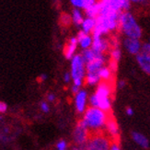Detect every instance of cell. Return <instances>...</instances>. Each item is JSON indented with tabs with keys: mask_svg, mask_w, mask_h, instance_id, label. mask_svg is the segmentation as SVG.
<instances>
[{
	"mask_svg": "<svg viewBox=\"0 0 150 150\" xmlns=\"http://www.w3.org/2000/svg\"><path fill=\"white\" fill-rule=\"evenodd\" d=\"M146 0H130L131 3H136V4H141V3H145Z\"/></svg>",
	"mask_w": 150,
	"mask_h": 150,
	"instance_id": "d6a6232c",
	"label": "cell"
},
{
	"mask_svg": "<svg viewBox=\"0 0 150 150\" xmlns=\"http://www.w3.org/2000/svg\"><path fill=\"white\" fill-rule=\"evenodd\" d=\"M76 39H77L78 44L80 45V47L83 50L91 48V45H92V42H93V38L90 34L86 33V32L81 30L78 31V33L76 35Z\"/></svg>",
	"mask_w": 150,
	"mask_h": 150,
	"instance_id": "7c38bea8",
	"label": "cell"
},
{
	"mask_svg": "<svg viewBox=\"0 0 150 150\" xmlns=\"http://www.w3.org/2000/svg\"><path fill=\"white\" fill-rule=\"evenodd\" d=\"M135 59L143 72H145L146 75L150 76V61L147 60L145 56H143L141 54L136 55Z\"/></svg>",
	"mask_w": 150,
	"mask_h": 150,
	"instance_id": "9a60e30c",
	"label": "cell"
},
{
	"mask_svg": "<svg viewBox=\"0 0 150 150\" xmlns=\"http://www.w3.org/2000/svg\"><path fill=\"white\" fill-rule=\"evenodd\" d=\"M108 116V112L99 108L90 106L85 110L81 121L84 122V125H86L90 133H99L101 132L105 127Z\"/></svg>",
	"mask_w": 150,
	"mask_h": 150,
	"instance_id": "7a4b0ae2",
	"label": "cell"
},
{
	"mask_svg": "<svg viewBox=\"0 0 150 150\" xmlns=\"http://www.w3.org/2000/svg\"><path fill=\"white\" fill-rule=\"evenodd\" d=\"M105 129L106 133L108 134V136L112 139V142H116L120 137V129H119V125L117 123L115 118L113 117V115L112 113H109L108 119L105 125Z\"/></svg>",
	"mask_w": 150,
	"mask_h": 150,
	"instance_id": "ba28073f",
	"label": "cell"
},
{
	"mask_svg": "<svg viewBox=\"0 0 150 150\" xmlns=\"http://www.w3.org/2000/svg\"><path fill=\"white\" fill-rule=\"evenodd\" d=\"M72 79V76H71V74L70 73H66L64 75V82L66 83H68V82H70V80Z\"/></svg>",
	"mask_w": 150,
	"mask_h": 150,
	"instance_id": "4316f807",
	"label": "cell"
},
{
	"mask_svg": "<svg viewBox=\"0 0 150 150\" xmlns=\"http://www.w3.org/2000/svg\"><path fill=\"white\" fill-rule=\"evenodd\" d=\"M143 43L138 39H133V38H123L122 40V46L126 50L127 53L132 55H137L140 54L142 49Z\"/></svg>",
	"mask_w": 150,
	"mask_h": 150,
	"instance_id": "9c48e42d",
	"label": "cell"
},
{
	"mask_svg": "<svg viewBox=\"0 0 150 150\" xmlns=\"http://www.w3.org/2000/svg\"><path fill=\"white\" fill-rule=\"evenodd\" d=\"M126 86V82H125V80H120L119 82H118V88H123Z\"/></svg>",
	"mask_w": 150,
	"mask_h": 150,
	"instance_id": "4dcf8cb0",
	"label": "cell"
},
{
	"mask_svg": "<svg viewBox=\"0 0 150 150\" xmlns=\"http://www.w3.org/2000/svg\"><path fill=\"white\" fill-rule=\"evenodd\" d=\"M46 79V75H42L40 76V80H45Z\"/></svg>",
	"mask_w": 150,
	"mask_h": 150,
	"instance_id": "836d02e7",
	"label": "cell"
},
{
	"mask_svg": "<svg viewBox=\"0 0 150 150\" xmlns=\"http://www.w3.org/2000/svg\"><path fill=\"white\" fill-rule=\"evenodd\" d=\"M122 58V51L120 46L112 47L110 49V60L118 63Z\"/></svg>",
	"mask_w": 150,
	"mask_h": 150,
	"instance_id": "ffe728a7",
	"label": "cell"
},
{
	"mask_svg": "<svg viewBox=\"0 0 150 150\" xmlns=\"http://www.w3.org/2000/svg\"><path fill=\"white\" fill-rule=\"evenodd\" d=\"M70 2L76 8H84V0H70Z\"/></svg>",
	"mask_w": 150,
	"mask_h": 150,
	"instance_id": "603a6c76",
	"label": "cell"
},
{
	"mask_svg": "<svg viewBox=\"0 0 150 150\" xmlns=\"http://www.w3.org/2000/svg\"><path fill=\"white\" fill-rule=\"evenodd\" d=\"M90 136V132L88 129L84 125V122L80 120L77 122L76 126L74 129L73 132V140L77 146L81 147L83 150H85V145L87 144V142Z\"/></svg>",
	"mask_w": 150,
	"mask_h": 150,
	"instance_id": "52a82bcc",
	"label": "cell"
},
{
	"mask_svg": "<svg viewBox=\"0 0 150 150\" xmlns=\"http://www.w3.org/2000/svg\"><path fill=\"white\" fill-rule=\"evenodd\" d=\"M100 77L101 81L105 82H113V75L114 73L112 71L108 66H104L103 67L100 68L99 72Z\"/></svg>",
	"mask_w": 150,
	"mask_h": 150,
	"instance_id": "2e32d148",
	"label": "cell"
},
{
	"mask_svg": "<svg viewBox=\"0 0 150 150\" xmlns=\"http://www.w3.org/2000/svg\"><path fill=\"white\" fill-rule=\"evenodd\" d=\"M110 150H122V149H121L120 146L118 145V143H117V142H112Z\"/></svg>",
	"mask_w": 150,
	"mask_h": 150,
	"instance_id": "484cf974",
	"label": "cell"
},
{
	"mask_svg": "<svg viewBox=\"0 0 150 150\" xmlns=\"http://www.w3.org/2000/svg\"><path fill=\"white\" fill-rule=\"evenodd\" d=\"M88 100V92L86 90L80 89L75 95V107L78 113H84L87 110V103Z\"/></svg>",
	"mask_w": 150,
	"mask_h": 150,
	"instance_id": "8fae6325",
	"label": "cell"
},
{
	"mask_svg": "<svg viewBox=\"0 0 150 150\" xmlns=\"http://www.w3.org/2000/svg\"><path fill=\"white\" fill-rule=\"evenodd\" d=\"M56 147H57V150H67V142L64 140H60L59 142L57 143Z\"/></svg>",
	"mask_w": 150,
	"mask_h": 150,
	"instance_id": "cb8c5ba5",
	"label": "cell"
},
{
	"mask_svg": "<svg viewBox=\"0 0 150 150\" xmlns=\"http://www.w3.org/2000/svg\"><path fill=\"white\" fill-rule=\"evenodd\" d=\"M41 108H42V110L43 112H49V110H50L49 105L45 101L41 103Z\"/></svg>",
	"mask_w": 150,
	"mask_h": 150,
	"instance_id": "d4e9b609",
	"label": "cell"
},
{
	"mask_svg": "<svg viewBox=\"0 0 150 150\" xmlns=\"http://www.w3.org/2000/svg\"><path fill=\"white\" fill-rule=\"evenodd\" d=\"M118 30L127 38L140 39L143 36V30L134 16L129 11H125L120 15Z\"/></svg>",
	"mask_w": 150,
	"mask_h": 150,
	"instance_id": "3957f363",
	"label": "cell"
},
{
	"mask_svg": "<svg viewBox=\"0 0 150 150\" xmlns=\"http://www.w3.org/2000/svg\"><path fill=\"white\" fill-rule=\"evenodd\" d=\"M71 90H72V92L76 95V94L78 92V91L80 90V88H79V87H77V86H75V85H73L72 88H71Z\"/></svg>",
	"mask_w": 150,
	"mask_h": 150,
	"instance_id": "f1b7e54d",
	"label": "cell"
},
{
	"mask_svg": "<svg viewBox=\"0 0 150 150\" xmlns=\"http://www.w3.org/2000/svg\"><path fill=\"white\" fill-rule=\"evenodd\" d=\"M125 112H126V114H127V115L132 116V115L134 114V110H133L131 107H127V108H126V110H125Z\"/></svg>",
	"mask_w": 150,
	"mask_h": 150,
	"instance_id": "f546056e",
	"label": "cell"
},
{
	"mask_svg": "<svg viewBox=\"0 0 150 150\" xmlns=\"http://www.w3.org/2000/svg\"><path fill=\"white\" fill-rule=\"evenodd\" d=\"M148 41H149V42H150V38H149V40H148Z\"/></svg>",
	"mask_w": 150,
	"mask_h": 150,
	"instance_id": "d590c367",
	"label": "cell"
},
{
	"mask_svg": "<svg viewBox=\"0 0 150 150\" xmlns=\"http://www.w3.org/2000/svg\"><path fill=\"white\" fill-rule=\"evenodd\" d=\"M72 21L76 26H81V24L84 21V18H83L81 11L78 8L73 9V11H72Z\"/></svg>",
	"mask_w": 150,
	"mask_h": 150,
	"instance_id": "44dd1931",
	"label": "cell"
},
{
	"mask_svg": "<svg viewBox=\"0 0 150 150\" xmlns=\"http://www.w3.org/2000/svg\"><path fill=\"white\" fill-rule=\"evenodd\" d=\"M101 55H104V54H97L95 53V52L89 48V49H86V50H83L82 52V54H81V56L83 58V60L85 62V64H88L91 61H93L95 60L96 58L98 57H100Z\"/></svg>",
	"mask_w": 150,
	"mask_h": 150,
	"instance_id": "ac0fdd59",
	"label": "cell"
},
{
	"mask_svg": "<svg viewBox=\"0 0 150 150\" xmlns=\"http://www.w3.org/2000/svg\"><path fill=\"white\" fill-rule=\"evenodd\" d=\"M77 44H78V42H77L76 37H71L69 39V41L67 43L66 47H64V56H66L67 59L71 60L74 57L76 48H77Z\"/></svg>",
	"mask_w": 150,
	"mask_h": 150,
	"instance_id": "4fadbf2b",
	"label": "cell"
},
{
	"mask_svg": "<svg viewBox=\"0 0 150 150\" xmlns=\"http://www.w3.org/2000/svg\"><path fill=\"white\" fill-rule=\"evenodd\" d=\"M113 83L101 81L98 84L95 92L88 98L89 105L110 113L112 110V98L114 89Z\"/></svg>",
	"mask_w": 150,
	"mask_h": 150,
	"instance_id": "6da1fadb",
	"label": "cell"
},
{
	"mask_svg": "<svg viewBox=\"0 0 150 150\" xmlns=\"http://www.w3.org/2000/svg\"><path fill=\"white\" fill-rule=\"evenodd\" d=\"M112 139L102 132L93 133L85 145V150H110L112 146Z\"/></svg>",
	"mask_w": 150,
	"mask_h": 150,
	"instance_id": "8992f818",
	"label": "cell"
},
{
	"mask_svg": "<svg viewBox=\"0 0 150 150\" xmlns=\"http://www.w3.org/2000/svg\"><path fill=\"white\" fill-rule=\"evenodd\" d=\"M140 54L143 56H145L147 60L150 61V42H145V43H143Z\"/></svg>",
	"mask_w": 150,
	"mask_h": 150,
	"instance_id": "7402d4cb",
	"label": "cell"
},
{
	"mask_svg": "<svg viewBox=\"0 0 150 150\" xmlns=\"http://www.w3.org/2000/svg\"><path fill=\"white\" fill-rule=\"evenodd\" d=\"M85 10V14L87 15V17L88 18H97L100 14V4L99 1H98L96 4L90 6L89 8L84 9Z\"/></svg>",
	"mask_w": 150,
	"mask_h": 150,
	"instance_id": "d6986e66",
	"label": "cell"
},
{
	"mask_svg": "<svg viewBox=\"0 0 150 150\" xmlns=\"http://www.w3.org/2000/svg\"><path fill=\"white\" fill-rule=\"evenodd\" d=\"M132 139L134 140V142L136 145L139 146L142 148L146 149L149 147V141L145 134H143L139 132H133L132 133Z\"/></svg>",
	"mask_w": 150,
	"mask_h": 150,
	"instance_id": "5bb4252c",
	"label": "cell"
},
{
	"mask_svg": "<svg viewBox=\"0 0 150 150\" xmlns=\"http://www.w3.org/2000/svg\"><path fill=\"white\" fill-rule=\"evenodd\" d=\"M96 26V18H88L87 17L84 18V21L81 24L82 30L85 31L88 34H91Z\"/></svg>",
	"mask_w": 150,
	"mask_h": 150,
	"instance_id": "e0dca14e",
	"label": "cell"
},
{
	"mask_svg": "<svg viewBox=\"0 0 150 150\" xmlns=\"http://www.w3.org/2000/svg\"><path fill=\"white\" fill-rule=\"evenodd\" d=\"M71 76L75 86L81 87L86 76V64L81 54H75L71 59Z\"/></svg>",
	"mask_w": 150,
	"mask_h": 150,
	"instance_id": "277c9868",
	"label": "cell"
},
{
	"mask_svg": "<svg viewBox=\"0 0 150 150\" xmlns=\"http://www.w3.org/2000/svg\"><path fill=\"white\" fill-rule=\"evenodd\" d=\"M91 49L97 54H105L107 52H110V41L104 37L93 38V42H92V45H91Z\"/></svg>",
	"mask_w": 150,
	"mask_h": 150,
	"instance_id": "30bf717a",
	"label": "cell"
},
{
	"mask_svg": "<svg viewBox=\"0 0 150 150\" xmlns=\"http://www.w3.org/2000/svg\"><path fill=\"white\" fill-rule=\"evenodd\" d=\"M99 4L100 14H106L110 12L122 13L129 11L132 3L130 0H99Z\"/></svg>",
	"mask_w": 150,
	"mask_h": 150,
	"instance_id": "5b68a950",
	"label": "cell"
},
{
	"mask_svg": "<svg viewBox=\"0 0 150 150\" xmlns=\"http://www.w3.org/2000/svg\"><path fill=\"white\" fill-rule=\"evenodd\" d=\"M47 100H48L49 101H54V100H55V95H54V94H49V95L47 96Z\"/></svg>",
	"mask_w": 150,
	"mask_h": 150,
	"instance_id": "1f68e13d",
	"label": "cell"
},
{
	"mask_svg": "<svg viewBox=\"0 0 150 150\" xmlns=\"http://www.w3.org/2000/svg\"><path fill=\"white\" fill-rule=\"evenodd\" d=\"M6 109H8V106H6V104L4 103V102H1L0 101V113L2 112H5Z\"/></svg>",
	"mask_w": 150,
	"mask_h": 150,
	"instance_id": "83f0119b",
	"label": "cell"
},
{
	"mask_svg": "<svg viewBox=\"0 0 150 150\" xmlns=\"http://www.w3.org/2000/svg\"><path fill=\"white\" fill-rule=\"evenodd\" d=\"M72 150H83L81 147H79V146H76V147H74V148H72Z\"/></svg>",
	"mask_w": 150,
	"mask_h": 150,
	"instance_id": "e575fe53",
	"label": "cell"
}]
</instances>
